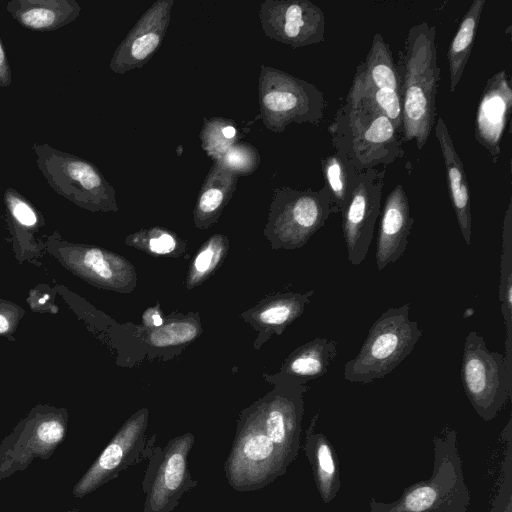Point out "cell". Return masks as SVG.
Listing matches in <instances>:
<instances>
[{"label":"cell","mask_w":512,"mask_h":512,"mask_svg":"<svg viewBox=\"0 0 512 512\" xmlns=\"http://www.w3.org/2000/svg\"><path fill=\"white\" fill-rule=\"evenodd\" d=\"M281 382L240 415L224 465L226 479L236 491L264 488L284 475L298 455L307 387Z\"/></svg>","instance_id":"obj_1"},{"label":"cell","mask_w":512,"mask_h":512,"mask_svg":"<svg viewBox=\"0 0 512 512\" xmlns=\"http://www.w3.org/2000/svg\"><path fill=\"white\" fill-rule=\"evenodd\" d=\"M402 107L403 144L414 141L418 151L427 143L436 122V96L440 81L436 27L427 22L407 32L396 63Z\"/></svg>","instance_id":"obj_2"},{"label":"cell","mask_w":512,"mask_h":512,"mask_svg":"<svg viewBox=\"0 0 512 512\" xmlns=\"http://www.w3.org/2000/svg\"><path fill=\"white\" fill-rule=\"evenodd\" d=\"M335 152L357 173L403 158V140L393 122L378 110L343 102L329 127Z\"/></svg>","instance_id":"obj_3"},{"label":"cell","mask_w":512,"mask_h":512,"mask_svg":"<svg viewBox=\"0 0 512 512\" xmlns=\"http://www.w3.org/2000/svg\"><path fill=\"white\" fill-rule=\"evenodd\" d=\"M433 471L390 503L371 498L370 512H467L471 502L458 451L457 432L449 427L433 438Z\"/></svg>","instance_id":"obj_4"},{"label":"cell","mask_w":512,"mask_h":512,"mask_svg":"<svg viewBox=\"0 0 512 512\" xmlns=\"http://www.w3.org/2000/svg\"><path fill=\"white\" fill-rule=\"evenodd\" d=\"M410 309V303L391 307L376 319L357 355L345 363L344 380L368 384L382 379L410 355L422 336Z\"/></svg>","instance_id":"obj_5"},{"label":"cell","mask_w":512,"mask_h":512,"mask_svg":"<svg viewBox=\"0 0 512 512\" xmlns=\"http://www.w3.org/2000/svg\"><path fill=\"white\" fill-rule=\"evenodd\" d=\"M258 92L260 117L272 132H283L292 123L318 126L324 119L323 92L285 71L261 65Z\"/></svg>","instance_id":"obj_6"},{"label":"cell","mask_w":512,"mask_h":512,"mask_svg":"<svg viewBox=\"0 0 512 512\" xmlns=\"http://www.w3.org/2000/svg\"><path fill=\"white\" fill-rule=\"evenodd\" d=\"M32 149L39 170L56 193L89 210H118L115 189L93 163L48 144L34 143Z\"/></svg>","instance_id":"obj_7"},{"label":"cell","mask_w":512,"mask_h":512,"mask_svg":"<svg viewBox=\"0 0 512 512\" xmlns=\"http://www.w3.org/2000/svg\"><path fill=\"white\" fill-rule=\"evenodd\" d=\"M460 376L468 400L486 422L493 420L512 397V366L504 354L490 351L476 331L465 338Z\"/></svg>","instance_id":"obj_8"},{"label":"cell","mask_w":512,"mask_h":512,"mask_svg":"<svg viewBox=\"0 0 512 512\" xmlns=\"http://www.w3.org/2000/svg\"><path fill=\"white\" fill-rule=\"evenodd\" d=\"M333 214L330 195L319 190H296L288 186L274 190L265 234L275 248L303 247Z\"/></svg>","instance_id":"obj_9"},{"label":"cell","mask_w":512,"mask_h":512,"mask_svg":"<svg viewBox=\"0 0 512 512\" xmlns=\"http://www.w3.org/2000/svg\"><path fill=\"white\" fill-rule=\"evenodd\" d=\"M344 102L380 111L393 122L402 136V107L396 63L381 33L373 35L365 59L356 67Z\"/></svg>","instance_id":"obj_10"},{"label":"cell","mask_w":512,"mask_h":512,"mask_svg":"<svg viewBox=\"0 0 512 512\" xmlns=\"http://www.w3.org/2000/svg\"><path fill=\"white\" fill-rule=\"evenodd\" d=\"M194 441V435L187 432L153 450L142 482L143 512H173L184 493L197 485L188 468Z\"/></svg>","instance_id":"obj_11"},{"label":"cell","mask_w":512,"mask_h":512,"mask_svg":"<svg viewBox=\"0 0 512 512\" xmlns=\"http://www.w3.org/2000/svg\"><path fill=\"white\" fill-rule=\"evenodd\" d=\"M385 168L359 173L350 199L342 210V233L347 260L354 266L366 258L381 212Z\"/></svg>","instance_id":"obj_12"},{"label":"cell","mask_w":512,"mask_h":512,"mask_svg":"<svg viewBox=\"0 0 512 512\" xmlns=\"http://www.w3.org/2000/svg\"><path fill=\"white\" fill-rule=\"evenodd\" d=\"M66 418L37 414L21 423L0 443V482L25 470L34 459H48L64 441Z\"/></svg>","instance_id":"obj_13"},{"label":"cell","mask_w":512,"mask_h":512,"mask_svg":"<svg viewBox=\"0 0 512 512\" xmlns=\"http://www.w3.org/2000/svg\"><path fill=\"white\" fill-rule=\"evenodd\" d=\"M259 20L265 35L292 48L318 44L325 39V15L309 0H265Z\"/></svg>","instance_id":"obj_14"},{"label":"cell","mask_w":512,"mask_h":512,"mask_svg":"<svg viewBox=\"0 0 512 512\" xmlns=\"http://www.w3.org/2000/svg\"><path fill=\"white\" fill-rule=\"evenodd\" d=\"M149 412L142 408L118 430L97 459L77 481L73 496L82 498L116 478L126 467L140 460L145 447Z\"/></svg>","instance_id":"obj_15"},{"label":"cell","mask_w":512,"mask_h":512,"mask_svg":"<svg viewBox=\"0 0 512 512\" xmlns=\"http://www.w3.org/2000/svg\"><path fill=\"white\" fill-rule=\"evenodd\" d=\"M174 0L155 1L115 49L109 67L116 74L142 68L158 51L171 21Z\"/></svg>","instance_id":"obj_16"},{"label":"cell","mask_w":512,"mask_h":512,"mask_svg":"<svg viewBox=\"0 0 512 512\" xmlns=\"http://www.w3.org/2000/svg\"><path fill=\"white\" fill-rule=\"evenodd\" d=\"M512 108V88L505 69L491 76L480 95L474 119V137L493 164L501 154V142Z\"/></svg>","instance_id":"obj_17"},{"label":"cell","mask_w":512,"mask_h":512,"mask_svg":"<svg viewBox=\"0 0 512 512\" xmlns=\"http://www.w3.org/2000/svg\"><path fill=\"white\" fill-rule=\"evenodd\" d=\"M413 224L408 197L402 184H397L387 195L382 209L375 253L379 271L395 263L406 252Z\"/></svg>","instance_id":"obj_18"},{"label":"cell","mask_w":512,"mask_h":512,"mask_svg":"<svg viewBox=\"0 0 512 512\" xmlns=\"http://www.w3.org/2000/svg\"><path fill=\"white\" fill-rule=\"evenodd\" d=\"M435 137L438 140L447 179L449 197L456 220L466 245L472 241V213L470 189L463 163L455 149L449 129L442 117L436 119Z\"/></svg>","instance_id":"obj_19"},{"label":"cell","mask_w":512,"mask_h":512,"mask_svg":"<svg viewBox=\"0 0 512 512\" xmlns=\"http://www.w3.org/2000/svg\"><path fill=\"white\" fill-rule=\"evenodd\" d=\"M319 413L311 419L305 432L304 451L310 462L318 493L324 504L331 503L340 490V470L337 453L329 439L316 432Z\"/></svg>","instance_id":"obj_20"},{"label":"cell","mask_w":512,"mask_h":512,"mask_svg":"<svg viewBox=\"0 0 512 512\" xmlns=\"http://www.w3.org/2000/svg\"><path fill=\"white\" fill-rule=\"evenodd\" d=\"M11 17L31 31H53L73 22L81 8L75 0H11Z\"/></svg>","instance_id":"obj_21"},{"label":"cell","mask_w":512,"mask_h":512,"mask_svg":"<svg viewBox=\"0 0 512 512\" xmlns=\"http://www.w3.org/2000/svg\"><path fill=\"white\" fill-rule=\"evenodd\" d=\"M239 176L221 161L213 162L200 188L193 216L196 227L206 229L215 223L232 198Z\"/></svg>","instance_id":"obj_22"},{"label":"cell","mask_w":512,"mask_h":512,"mask_svg":"<svg viewBox=\"0 0 512 512\" xmlns=\"http://www.w3.org/2000/svg\"><path fill=\"white\" fill-rule=\"evenodd\" d=\"M337 347L335 340L315 338L296 348L282 366L281 381L305 384L322 377L336 358Z\"/></svg>","instance_id":"obj_23"},{"label":"cell","mask_w":512,"mask_h":512,"mask_svg":"<svg viewBox=\"0 0 512 512\" xmlns=\"http://www.w3.org/2000/svg\"><path fill=\"white\" fill-rule=\"evenodd\" d=\"M313 290L305 293L288 292L264 300L248 314L252 324L267 335L281 334L304 312Z\"/></svg>","instance_id":"obj_24"},{"label":"cell","mask_w":512,"mask_h":512,"mask_svg":"<svg viewBox=\"0 0 512 512\" xmlns=\"http://www.w3.org/2000/svg\"><path fill=\"white\" fill-rule=\"evenodd\" d=\"M486 0H474L462 17L458 29L450 42L447 61L449 67V90L454 92L463 76L471 55Z\"/></svg>","instance_id":"obj_25"},{"label":"cell","mask_w":512,"mask_h":512,"mask_svg":"<svg viewBox=\"0 0 512 512\" xmlns=\"http://www.w3.org/2000/svg\"><path fill=\"white\" fill-rule=\"evenodd\" d=\"M499 300L505 324L504 356L512 366V203L509 201L503 221L500 259Z\"/></svg>","instance_id":"obj_26"},{"label":"cell","mask_w":512,"mask_h":512,"mask_svg":"<svg viewBox=\"0 0 512 512\" xmlns=\"http://www.w3.org/2000/svg\"><path fill=\"white\" fill-rule=\"evenodd\" d=\"M324 185L330 195L333 213H341L354 189L358 174L335 151L321 158Z\"/></svg>","instance_id":"obj_27"},{"label":"cell","mask_w":512,"mask_h":512,"mask_svg":"<svg viewBox=\"0 0 512 512\" xmlns=\"http://www.w3.org/2000/svg\"><path fill=\"white\" fill-rule=\"evenodd\" d=\"M229 248V241L222 234L211 236L198 250L187 275V288L206 280L219 266Z\"/></svg>","instance_id":"obj_28"},{"label":"cell","mask_w":512,"mask_h":512,"mask_svg":"<svg viewBox=\"0 0 512 512\" xmlns=\"http://www.w3.org/2000/svg\"><path fill=\"white\" fill-rule=\"evenodd\" d=\"M196 316L172 318L160 327L148 330L147 343L161 348L179 346L193 341L201 333L200 322Z\"/></svg>","instance_id":"obj_29"},{"label":"cell","mask_w":512,"mask_h":512,"mask_svg":"<svg viewBox=\"0 0 512 512\" xmlns=\"http://www.w3.org/2000/svg\"><path fill=\"white\" fill-rule=\"evenodd\" d=\"M203 150L214 162L220 161L236 143L237 126L231 119L213 117L206 119L200 132Z\"/></svg>","instance_id":"obj_30"},{"label":"cell","mask_w":512,"mask_h":512,"mask_svg":"<svg viewBox=\"0 0 512 512\" xmlns=\"http://www.w3.org/2000/svg\"><path fill=\"white\" fill-rule=\"evenodd\" d=\"M126 242L146 253L161 256H172L180 248V242L176 235L160 227L142 229L129 235Z\"/></svg>","instance_id":"obj_31"},{"label":"cell","mask_w":512,"mask_h":512,"mask_svg":"<svg viewBox=\"0 0 512 512\" xmlns=\"http://www.w3.org/2000/svg\"><path fill=\"white\" fill-rule=\"evenodd\" d=\"M220 161L225 167L240 177L249 175L258 168L260 154L249 143H235L228 149Z\"/></svg>","instance_id":"obj_32"},{"label":"cell","mask_w":512,"mask_h":512,"mask_svg":"<svg viewBox=\"0 0 512 512\" xmlns=\"http://www.w3.org/2000/svg\"><path fill=\"white\" fill-rule=\"evenodd\" d=\"M4 202L8 212L17 224L32 228L38 223V215L33 206L15 189H6Z\"/></svg>","instance_id":"obj_33"},{"label":"cell","mask_w":512,"mask_h":512,"mask_svg":"<svg viewBox=\"0 0 512 512\" xmlns=\"http://www.w3.org/2000/svg\"><path fill=\"white\" fill-rule=\"evenodd\" d=\"M12 81L10 64L0 38V87H8Z\"/></svg>","instance_id":"obj_34"},{"label":"cell","mask_w":512,"mask_h":512,"mask_svg":"<svg viewBox=\"0 0 512 512\" xmlns=\"http://www.w3.org/2000/svg\"><path fill=\"white\" fill-rule=\"evenodd\" d=\"M142 321L145 327L148 328V330L155 329L160 327L164 320L162 318V315L158 308H148L142 316Z\"/></svg>","instance_id":"obj_35"},{"label":"cell","mask_w":512,"mask_h":512,"mask_svg":"<svg viewBox=\"0 0 512 512\" xmlns=\"http://www.w3.org/2000/svg\"><path fill=\"white\" fill-rule=\"evenodd\" d=\"M10 323L7 317L0 313V333H5L9 330Z\"/></svg>","instance_id":"obj_36"},{"label":"cell","mask_w":512,"mask_h":512,"mask_svg":"<svg viewBox=\"0 0 512 512\" xmlns=\"http://www.w3.org/2000/svg\"><path fill=\"white\" fill-rule=\"evenodd\" d=\"M502 512H512L511 495L509 494Z\"/></svg>","instance_id":"obj_37"},{"label":"cell","mask_w":512,"mask_h":512,"mask_svg":"<svg viewBox=\"0 0 512 512\" xmlns=\"http://www.w3.org/2000/svg\"><path fill=\"white\" fill-rule=\"evenodd\" d=\"M47 298H48V295H45V296L41 299V301H40V302H41V303H44V302H45V299H47Z\"/></svg>","instance_id":"obj_38"}]
</instances>
